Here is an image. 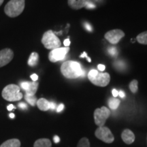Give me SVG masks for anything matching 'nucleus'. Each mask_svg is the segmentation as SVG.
I'll use <instances>...</instances> for the list:
<instances>
[{
	"mask_svg": "<svg viewBox=\"0 0 147 147\" xmlns=\"http://www.w3.org/2000/svg\"><path fill=\"white\" fill-rule=\"evenodd\" d=\"M90 1L91 0H67V3L71 9L80 10L84 8Z\"/></svg>",
	"mask_w": 147,
	"mask_h": 147,
	"instance_id": "obj_12",
	"label": "nucleus"
},
{
	"mask_svg": "<svg viewBox=\"0 0 147 147\" xmlns=\"http://www.w3.org/2000/svg\"><path fill=\"white\" fill-rule=\"evenodd\" d=\"M14 57V53L10 49H4L0 51V67L8 64Z\"/></svg>",
	"mask_w": 147,
	"mask_h": 147,
	"instance_id": "obj_11",
	"label": "nucleus"
},
{
	"mask_svg": "<svg viewBox=\"0 0 147 147\" xmlns=\"http://www.w3.org/2000/svg\"><path fill=\"white\" fill-rule=\"evenodd\" d=\"M0 147H21V142L18 139H10L5 141Z\"/></svg>",
	"mask_w": 147,
	"mask_h": 147,
	"instance_id": "obj_16",
	"label": "nucleus"
},
{
	"mask_svg": "<svg viewBox=\"0 0 147 147\" xmlns=\"http://www.w3.org/2000/svg\"><path fill=\"white\" fill-rule=\"evenodd\" d=\"M25 100L27 101V102L30 104L31 106H36V103H37V98L35 95H33V96H29V95H25Z\"/></svg>",
	"mask_w": 147,
	"mask_h": 147,
	"instance_id": "obj_21",
	"label": "nucleus"
},
{
	"mask_svg": "<svg viewBox=\"0 0 147 147\" xmlns=\"http://www.w3.org/2000/svg\"><path fill=\"white\" fill-rule=\"evenodd\" d=\"M50 109L55 110L56 109V104L54 102H50Z\"/></svg>",
	"mask_w": 147,
	"mask_h": 147,
	"instance_id": "obj_33",
	"label": "nucleus"
},
{
	"mask_svg": "<svg viewBox=\"0 0 147 147\" xmlns=\"http://www.w3.org/2000/svg\"><path fill=\"white\" fill-rule=\"evenodd\" d=\"M95 136L106 143H112L115 140L113 134L109 128L106 127H99L95 131Z\"/></svg>",
	"mask_w": 147,
	"mask_h": 147,
	"instance_id": "obj_8",
	"label": "nucleus"
},
{
	"mask_svg": "<svg viewBox=\"0 0 147 147\" xmlns=\"http://www.w3.org/2000/svg\"><path fill=\"white\" fill-rule=\"evenodd\" d=\"M21 89L16 84H8L3 89V98L8 102H16L23 98V93H21Z\"/></svg>",
	"mask_w": 147,
	"mask_h": 147,
	"instance_id": "obj_4",
	"label": "nucleus"
},
{
	"mask_svg": "<svg viewBox=\"0 0 147 147\" xmlns=\"http://www.w3.org/2000/svg\"><path fill=\"white\" fill-rule=\"evenodd\" d=\"M38 108L42 111H47L50 109V102L45 98H40L36 103Z\"/></svg>",
	"mask_w": 147,
	"mask_h": 147,
	"instance_id": "obj_14",
	"label": "nucleus"
},
{
	"mask_svg": "<svg viewBox=\"0 0 147 147\" xmlns=\"http://www.w3.org/2000/svg\"><path fill=\"white\" fill-rule=\"evenodd\" d=\"M25 5V0H10L5 5L4 12L9 17H16L23 12Z\"/></svg>",
	"mask_w": 147,
	"mask_h": 147,
	"instance_id": "obj_2",
	"label": "nucleus"
},
{
	"mask_svg": "<svg viewBox=\"0 0 147 147\" xmlns=\"http://www.w3.org/2000/svg\"><path fill=\"white\" fill-rule=\"evenodd\" d=\"M130 91H131L133 93H136L138 90V82L137 80H133L129 83V85Z\"/></svg>",
	"mask_w": 147,
	"mask_h": 147,
	"instance_id": "obj_20",
	"label": "nucleus"
},
{
	"mask_svg": "<svg viewBox=\"0 0 147 147\" xmlns=\"http://www.w3.org/2000/svg\"><path fill=\"white\" fill-rule=\"evenodd\" d=\"M121 138H122L124 142L126 143L127 144H131L135 140V135L131 130L128 129H125L123 131L122 134H121Z\"/></svg>",
	"mask_w": 147,
	"mask_h": 147,
	"instance_id": "obj_13",
	"label": "nucleus"
},
{
	"mask_svg": "<svg viewBox=\"0 0 147 147\" xmlns=\"http://www.w3.org/2000/svg\"><path fill=\"white\" fill-rule=\"evenodd\" d=\"M14 108V105H12V104H10V105H8V107H7V109H8V110H9V111H11V110H13Z\"/></svg>",
	"mask_w": 147,
	"mask_h": 147,
	"instance_id": "obj_36",
	"label": "nucleus"
},
{
	"mask_svg": "<svg viewBox=\"0 0 147 147\" xmlns=\"http://www.w3.org/2000/svg\"><path fill=\"white\" fill-rule=\"evenodd\" d=\"M18 107L20 108H22V109H27V105L25 103L21 102L18 104Z\"/></svg>",
	"mask_w": 147,
	"mask_h": 147,
	"instance_id": "obj_27",
	"label": "nucleus"
},
{
	"mask_svg": "<svg viewBox=\"0 0 147 147\" xmlns=\"http://www.w3.org/2000/svg\"><path fill=\"white\" fill-rule=\"evenodd\" d=\"M120 100L119 99L116 98V97H113V98H111L109 100V102H108V106L109 107L113 110H116L118 108V107L120 105Z\"/></svg>",
	"mask_w": 147,
	"mask_h": 147,
	"instance_id": "obj_18",
	"label": "nucleus"
},
{
	"mask_svg": "<svg viewBox=\"0 0 147 147\" xmlns=\"http://www.w3.org/2000/svg\"><path fill=\"white\" fill-rule=\"evenodd\" d=\"M31 78H32V80L33 81H37V80L38 79V76L36 74H33L31 76Z\"/></svg>",
	"mask_w": 147,
	"mask_h": 147,
	"instance_id": "obj_31",
	"label": "nucleus"
},
{
	"mask_svg": "<svg viewBox=\"0 0 147 147\" xmlns=\"http://www.w3.org/2000/svg\"><path fill=\"white\" fill-rule=\"evenodd\" d=\"M69 51V47H60L53 49L49 53V61L53 62V63H56V62L59 61L63 60Z\"/></svg>",
	"mask_w": 147,
	"mask_h": 147,
	"instance_id": "obj_7",
	"label": "nucleus"
},
{
	"mask_svg": "<svg viewBox=\"0 0 147 147\" xmlns=\"http://www.w3.org/2000/svg\"><path fill=\"white\" fill-rule=\"evenodd\" d=\"M10 118H12V119L14 118V114H13V113L10 114Z\"/></svg>",
	"mask_w": 147,
	"mask_h": 147,
	"instance_id": "obj_37",
	"label": "nucleus"
},
{
	"mask_svg": "<svg viewBox=\"0 0 147 147\" xmlns=\"http://www.w3.org/2000/svg\"><path fill=\"white\" fill-rule=\"evenodd\" d=\"M38 85H39V83L37 81H24L21 83V87L25 91V95H29V96L35 95L38 89Z\"/></svg>",
	"mask_w": 147,
	"mask_h": 147,
	"instance_id": "obj_10",
	"label": "nucleus"
},
{
	"mask_svg": "<svg viewBox=\"0 0 147 147\" xmlns=\"http://www.w3.org/2000/svg\"><path fill=\"white\" fill-rule=\"evenodd\" d=\"M136 40L140 44L147 45V31L138 35Z\"/></svg>",
	"mask_w": 147,
	"mask_h": 147,
	"instance_id": "obj_19",
	"label": "nucleus"
},
{
	"mask_svg": "<svg viewBox=\"0 0 147 147\" xmlns=\"http://www.w3.org/2000/svg\"><path fill=\"white\" fill-rule=\"evenodd\" d=\"M62 74L68 79H76L84 74L82 66L78 62L74 61H67L61 66Z\"/></svg>",
	"mask_w": 147,
	"mask_h": 147,
	"instance_id": "obj_1",
	"label": "nucleus"
},
{
	"mask_svg": "<svg viewBox=\"0 0 147 147\" xmlns=\"http://www.w3.org/2000/svg\"><path fill=\"white\" fill-rule=\"evenodd\" d=\"M112 93H113L114 97H117L119 95V91H117V89H113V91H112Z\"/></svg>",
	"mask_w": 147,
	"mask_h": 147,
	"instance_id": "obj_32",
	"label": "nucleus"
},
{
	"mask_svg": "<svg viewBox=\"0 0 147 147\" xmlns=\"http://www.w3.org/2000/svg\"><path fill=\"white\" fill-rule=\"evenodd\" d=\"M97 68H98L100 71H103L106 69V66L104 65H102V64H99V65H97Z\"/></svg>",
	"mask_w": 147,
	"mask_h": 147,
	"instance_id": "obj_30",
	"label": "nucleus"
},
{
	"mask_svg": "<svg viewBox=\"0 0 147 147\" xmlns=\"http://www.w3.org/2000/svg\"><path fill=\"white\" fill-rule=\"evenodd\" d=\"M119 95L121 97V98H124L125 96V93L123 91H120L119 92Z\"/></svg>",
	"mask_w": 147,
	"mask_h": 147,
	"instance_id": "obj_35",
	"label": "nucleus"
},
{
	"mask_svg": "<svg viewBox=\"0 0 147 147\" xmlns=\"http://www.w3.org/2000/svg\"><path fill=\"white\" fill-rule=\"evenodd\" d=\"M84 8H86L87 9H94L95 8V5L94 3L91 2V1H89V2L86 5V6L84 7Z\"/></svg>",
	"mask_w": 147,
	"mask_h": 147,
	"instance_id": "obj_24",
	"label": "nucleus"
},
{
	"mask_svg": "<svg viewBox=\"0 0 147 147\" xmlns=\"http://www.w3.org/2000/svg\"><path fill=\"white\" fill-rule=\"evenodd\" d=\"M52 143L47 138H42L37 140L34 144V147H51Z\"/></svg>",
	"mask_w": 147,
	"mask_h": 147,
	"instance_id": "obj_15",
	"label": "nucleus"
},
{
	"mask_svg": "<svg viewBox=\"0 0 147 147\" xmlns=\"http://www.w3.org/2000/svg\"><path fill=\"white\" fill-rule=\"evenodd\" d=\"M41 42L46 49L51 51L60 48L61 45L60 40L52 30L47 31L44 34Z\"/></svg>",
	"mask_w": 147,
	"mask_h": 147,
	"instance_id": "obj_5",
	"label": "nucleus"
},
{
	"mask_svg": "<svg viewBox=\"0 0 147 147\" xmlns=\"http://www.w3.org/2000/svg\"><path fill=\"white\" fill-rule=\"evenodd\" d=\"M108 52L112 57H117L118 55V51H117V48L114 47H110L108 49Z\"/></svg>",
	"mask_w": 147,
	"mask_h": 147,
	"instance_id": "obj_23",
	"label": "nucleus"
},
{
	"mask_svg": "<svg viewBox=\"0 0 147 147\" xmlns=\"http://www.w3.org/2000/svg\"><path fill=\"white\" fill-rule=\"evenodd\" d=\"M53 140H54L55 143H58V142H59V141H60V138L58 136H55L54 138H53Z\"/></svg>",
	"mask_w": 147,
	"mask_h": 147,
	"instance_id": "obj_34",
	"label": "nucleus"
},
{
	"mask_svg": "<svg viewBox=\"0 0 147 147\" xmlns=\"http://www.w3.org/2000/svg\"><path fill=\"white\" fill-rule=\"evenodd\" d=\"M80 58H84V57H85V58H87V59L88 61H89V62H91V59H90L89 57L87 56V53H86V52H84L81 55H80Z\"/></svg>",
	"mask_w": 147,
	"mask_h": 147,
	"instance_id": "obj_25",
	"label": "nucleus"
},
{
	"mask_svg": "<svg viewBox=\"0 0 147 147\" xmlns=\"http://www.w3.org/2000/svg\"><path fill=\"white\" fill-rule=\"evenodd\" d=\"M3 1H4V0H0V6H1V4H2V3H3Z\"/></svg>",
	"mask_w": 147,
	"mask_h": 147,
	"instance_id": "obj_38",
	"label": "nucleus"
},
{
	"mask_svg": "<svg viewBox=\"0 0 147 147\" xmlns=\"http://www.w3.org/2000/svg\"><path fill=\"white\" fill-rule=\"evenodd\" d=\"M77 147H90L89 140L87 138H82L78 142Z\"/></svg>",
	"mask_w": 147,
	"mask_h": 147,
	"instance_id": "obj_22",
	"label": "nucleus"
},
{
	"mask_svg": "<svg viewBox=\"0 0 147 147\" xmlns=\"http://www.w3.org/2000/svg\"><path fill=\"white\" fill-rule=\"evenodd\" d=\"M88 78L91 83L97 87H106L110 81L108 73H100L96 69H91L88 74Z\"/></svg>",
	"mask_w": 147,
	"mask_h": 147,
	"instance_id": "obj_3",
	"label": "nucleus"
},
{
	"mask_svg": "<svg viewBox=\"0 0 147 147\" xmlns=\"http://www.w3.org/2000/svg\"><path fill=\"white\" fill-rule=\"evenodd\" d=\"M38 61H39V55L36 52H33L29 56L27 63L30 67H34L38 63Z\"/></svg>",
	"mask_w": 147,
	"mask_h": 147,
	"instance_id": "obj_17",
	"label": "nucleus"
},
{
	"mask_svg": "<svg viewBox=\"0 0 147 147\" xmlns=\"http://www.w3.org/2000/svg\"><path fill=\"white\" fill-rule=\"evenodd\" d=\"M84 26L86 28V29H87V31H89V32H92V30H93V28H92L91 26L89 25V23H84Z\"/></svg>",
	"mask_w": 147,
	"mask_h": 147,
	"instance_id": "obj_26",
	"label": "nucleus"
},
{
	"mask_svg": "<svg viewBox=\"0 0 147 147\" xmlns=\"http://www.w3.org/2000/svg\"><path fill=\"white\" fill-rule=\"evenodd\" d=\"M125 33L121 29H113L108 32L105 34V39L112 45H117L119 41L124 38Z\"/></svg>",
	"mask_w": 147,
	"mask_h": 147,
	"instance_id": "obj_9",
	"label": "nucleus"
},
{
	"mask_svg": "<svg viewBox=\"0 0 147 147\" xmlns=\"http://www.w3.org/2000/svg\"><path fill=\"white\" fill-rule=\"evenodd\" d=\"M110 115V110L105 106H102L101 108H97L93 114L95 124L98 127H103L105 125L106 120L109 118Z\"/></svg>",
	"mask_w": 147,
	"mask_h": 147,
	"instance_id": "obj_6",
	"label": "nucleus"
},
{
	"mask_svg": "<svg viewBox=\"0 0 147 147\" xmlns=\"http://www.w3.org/2000/svg\"><path fill=\"white\" fill-rule=\"evenodd\" d=\"M63 45L65 47H69V45H70V40H69V38H67V39H65V40H64Z\"/></svg>",
	"mask_w": 147,
	"mask_h": 147,
	"instance_id": "obj_29",
	"label": "nucleus"
},
{
	"mask_svg": "<svg viewBox=\"0 0 147 147\" xmlns=\"http://www.w3.org/2000/svg\"><path fill=\"white\" fill-rule=\"evenodd\" d=\"M63 108H64V105L63 104H61L59 105L58 107L57 108V113H60V112H61L62 110H63Z\"/></svg>",
	"mask_w": 147,
	"mask_h": 147,
	"instance_id": "obj_28",
	"label": "nucleus"
}]
</instances>
